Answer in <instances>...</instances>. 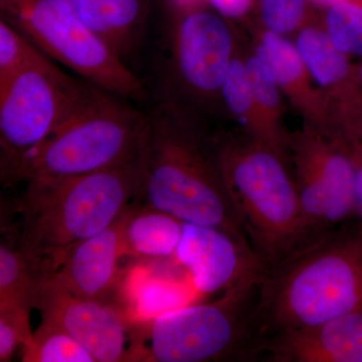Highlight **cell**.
Returning a JSON list of instances; mask_svg holds the SVG:
<instances>
[{
    "mask_svg": "<svg viewBox=\"0 0 362 362\" xmlns=\"http://www.w3.org/2000/svg\"><path fill=\"white\" fill-rule=\"evenodd\" d=\"M138 162L143 204L185 223L216 228L252 251L226 185L214 132L199 112L169 98L160 100L145 114Z\"/></svg>",
    "mask_w": 362,
    "mask_h": 362,
    "instance_id": "obj_1",
    "label": "cell"
},
{
    "mask_svg": "<svg viewBox=\"0 0 362 362\" xmlns=\"http://www.w3.org/2000/svg\"><path fill=\"white\" fill-rule=\"evenodd\" d=\"M18 239L45 277L81 240L115 223L142 187L137 158L88 175L23 182Z\"/></svg>",
    "mask_w": 362,
    "mask_h": 362,
    "instance_id": "obj_2",
    "label": "cell"
},
{
    "mask_svg": "<svg viewBox=\"0 0 362 362\" xmlns=\"http://www.w3.org/2000/svg\"><path fill=\"white\" fill-rule=\"evenodd\" d=\"M267 338L362 311V237L351 226L298 247L259 278Z\"/></svg>",
    "mask_w": 362,
    "mask_h": 362,
    "instance_id": "obj_3",
    "label": "cell"
},
{
    "mask_svg": "<svg viewBox=\"0 0 362 362\" xmlns=\"http://www.w3.org/2000/svg\"><path fill=\"white\" fill-rule=\"evenodd\" d=\"M233 206L264 272L307 243L287 154L244 130L214 132Z\"/></svg>",
    "mask_w": 362,
    "mask_h": 362,
    "instance_id": "obj_4",
    "label": "cell"
},
{
    "mask_svg": "<svg viewBox=\"0 0 362 362\" xmlns=\"http://www.w3.org/2000/svg\"><path fill=\"white\" fill-rule=\"evenodd\" d=\"M262 273L240 279L213 302L182 305L154 317L150 324L147 361L263 359L268 338L259 313Z\"/></svg>",
    "mask_w": 362,
    "mask_h": 362,
    "instance_id": "obj_5",
    "label": "cell"
},
{
    "mask_svg": "<svg viewBox=\"0 0 362 362\" xmlns=\"http://www.w3.org/2000/svg\"><path fill=\"white\" fill-rule=\"evenodd\" d=\"M145 114L87 84L58 127L21 164L9 185L88 175L137 158Z\"/></svg>",
    "mask_w": 362,
    "mask_h": 362,
    "instance_id": "obj_6",
    "label": "cell"
},
{
    "mask_svg": "<svg viewBox=\"0 0 362 362\" xmlns=\"http://www.w3.org/2000/svg\"><path fill=\"white\" fill-rule=\"evenodd\" d=\"M0 13L44 54L90 84L124 99L144 97L141 81L65 0H0Z\"/></svg>",
    "mask_w": 362,
    "mask_h": 362,
    "instance_id": "obj_7",
    "label": "cell"
},
{
    "mask_svg": "<svg viewBox=\"0 0 362 362\" xmlns=\"http://www.w3.org/2000/svg\"><path fill=\"white\" fill-rule=\"evenodd\" d=\"M286 150L296 183L307 243L350 225L356 211V163L349 142L332 124L303 122L287 133Z\"/></svg>",
    "mask_w": 362,
    "mask_h": 362,
    "instance_id": "obj_8",
    "label": "cell"
},
{
    "mask_svg": "<svg viewBox=\"0 0 362 362\" xmlns=\"http://www.w3.org/2000/svg\"><path fill=\"white\" fill-rule=\"evenodd\" d=\"M80 84L44 56L0 86V175L9 185L23 160L80 99Z\"/></svg>",
    "mask_w": 362,
    "mask_h": 362,
    "instance_id": "obj_9",
    "label": "cell"
},
{
    "mask_svg": "<svg viewBox=\"0 0 362 362\" xmlns=\"http://www.w3.org/2000/svg\"><path fill=\"white\" fill-rule=\"evenodd\" d=\"M176 6L170 30L169 99L197 112L199 103L220 102L226 71L235 51L232 28L206 0Z\"/></svg>",
    "mask_w": 362,
    "mask_h": 362,
    "instance_id": "obj_10",
    "label": "cell"
},
{
    "mask_svg": "<svg viewBox=\"0 0 362 362\" xmlns=\"http://www.w3.org/2000/svg\"><path fill=\"white\" fill-rule=\"evenodd\" d=\"M33 308L42 320L77 340L95 361H129L127 324L111 304L76 296L49 276L40 283Z\"/></svg>",
    "mask_w": 362,
    "mask_h": 362,
    "instance_id": "obj_11",
    "label": "cell"
},
{
    "mask_svg": "<svg viewBox=\"0 0 362 362\" xmlns=\"http://www.w3.org/2000/svg\"><path fill=\"white\" fill-rule=\"evenodd\" d=\"M175 256L202 293L225 291L240 279L264 272L251 250L221 230L206 226L183 223Z\"/></svg>",
    "mask_w": 362,
    "mask_h": 362,
    "instance_id": "obj_12",
    "label": "cell"
},
{
    "mask_svg": "<svg viewBox=\"0 0 362 362\" xmlns=\"http://www.w3.org/2000/svg\"><path fill=\"white\" fill-rule=\"evenodd\" d=\"M126 211L102 232L71 247L49 277L76 296L108 301L118 278L119 259L125 255Z\"/></svg>",
    "mask_w": 362,
    "mask_h": 362,
    "instance_id": "obj_13",
    "label": "cell"
},
{
    "mask_svg": "<svg viewBox=\"0 0 362 362\" xmlns=\"http://www.w3.org/2000/svg\"><path fill=\"white\" fill-rule=\"evenodd\" d=\"M271 362H362V311L280 331L267 341Z\"/></svg>",
    "mask_w": 362,
    "mask_h": 362,
    "instance_id": "obj_14",
    "label": "cell"
},
{
    "mask_svg": "<svg viewBox=\"0 0 362 362\" xmlns=\"http://www.w3.org/2000/svg\"><path fill=\"white\" fill-rule=\"evenodd\" d=\"M254 54L265 64L281 92L301 114L304 122L331 123L329 94L316 87L295 44L285 35L263 28L257 37Z\"/></svg>",
    "mask_w": 362,
    "mask_h": 362,
    "instance_id": "obj_15",
    "label": "cell"
},
{
    "mask_svg": "<svg viewBox=\"0 0 362 362\" xmlns=\"http://www.w3.org/2000/svg\"><path fill=\"white\" fill-rule=\"evenodd\" d=\"M133 202L125 214L123 243L125 254L146 258H168L180 246L183 223L153 207Z\"/></svg>",
    "mask_w": 362,
    "mask_h": 362,
    "instance_id": "obj_16",
    "label": "cell"
},
{
    "mask_svg": "<svg viewBox=\"0 0 362 362\" xmlns=\"http://www.w3.org/2000/svg\"><path fill=\"white\" fill-rule=\"evenodd\" d=\"M45 278L47 277L21 247L18 228L1 221L0 309L32 310Z\"/></svg>",
    "mask_w": 362,
    "mask_h": 362,
    "instance_id": "obj_17",
    "label": "cell"
},
{
    "mask_svg": "<svg viewBox=\"0 0 362 362\" xmlns=\"http://www.w3.org/2000/svg\"><path fill=\"white\" fill-rule=\"evenodd\" d=\"M295 45L315 84L328 94L354 81V64L335 47L322 25L308 21L298 30Z\"/></svg>",
    "mask_w": 362,
    "mask_h": 362,
    "instance_id": "obj_18",
    "label": "cell"
},
{
    "mask_svg": "<svg viewBox=\"0 0 362 362\" xmlns=\"http://www.w3.org/2000/svg\"><path fill=\"white\" fill-rule=\"evenodd\" d=\"M220 103L239 124L240 129L287 154L286 147L274 137L259 113L252 96L244 59L238 54L237 49L221 85Z\"/></svg>",
    "mask_w": 362,
    "mask_h": 362,
    "instance_id": "obj_19",
    "label": "cell"
},
{
    "mask_svg": "<svg viewBox=\"0 0 362 362\" xmlns=\"http://www.w3.org/2000/svg\"><path fill=\"white\" fill-rule=\"evenodd\" d=\"M25 362H96L66 331L42 320L32 342L21 349Z\"/></svg>",
    "mask_w": 362,
    "mask_h": 362,
    "instance_id": "obj_20",
    "label": "cell"
},
{
    "mask_svg": "<svg viewBox=\"0 0 362 362\" xmlns=\"http://www.w3.org/2000/svg\"><path fill=\"white\" fill-rule=\"evenodd\" d=\"M252 96L272 134L286 147L287 133L282 128L283 104L280 88L265 64L252 54L244 59Z\"/></svg>",
    "mask_w": 362,
    "mask_h": 362,
    "instance_id": "obj_21",
    "label": "cell"
},
{
    "mask_svg": "<svg viewBox=\"0 0 362 362\" xmlns=\"http://www.w3.org/2000/svg\"><path fill=\"white\" fill-rule=\"evenodd\" d=\"M321 25L338 49L350 58L362 59V0L338 2L324 9Z\"/></svg>",
    "mask_w": 362,
    "mask_h": 362,
    "instance_id": "obj_22",
    "label": "cell"
},
{
    "mask_svg": "<svg viewBox=\"0 0 362 362\" xmlns=\"http://www.w3.org/2000/svg\"><path fill=\"white\" fill-rule=\"evenodd\" d=\"M329 97L331 124L362 153V90L350 82Z\"/></svg>",
    "mask_w": 362,
    "mask_h": 362,
    "instance_id": "obj_23",
    "label": "cell"
},
{
    "mask_svg": "<svg viewBox=\"0 0 362 362\" xmlns=\"http://www.w3.org/2000/svg\"><path fill=\"white\" fill-rule=\"evenodd\" d=\"M44 56L23 33L6 21L0 20V86Z\"/></svg>",
    "mask_w": 362,
    "mask_h": 362,
    "instance_id": "obj_24",
    "label": "cell"
},
{
    "mask_svg": "<svg viewBox=\"0 0 362 362\" xmlns=\"http://www.w3.org/2000/svg\"><path fill=\"white\" fill-rule=\"evenodd\" d=\"M309 0H258L263 28L278 35L298 32L308 23Z\"/></svg>",
    "mask_w": 362,
    "mask_h": 362,
    "instance_id": "obj_25",
    "label": "cell"
},
{
    "mask_svg": "<svg viewBox=\"0 0 362 362\" xmlns=\"http://www.w3.org/2000/svg\"><path fill=\"white\" fill-rule=\"evenodd\" d=\"M30 312L20 308L0 309V361H11L16 349L32 342Z\"/></svg>",
    "mask_w": 362,
    "mask_h": 362,
    "instance_id": "obj_26",
    "label": "cell"
},
{
    "mask_svg": "<svg viewBox=\"0 0 362 362\" xmlns=\"http://www.w3.org/2000/svg\"><path fill=\"white\" fill-rule=\"evenodd\" d=\"M65 1L90 30L103 39V26L99 16V0H65Z\"/></svg>",
    "mask_w": 362,
    "mask_h": 362,
    "instance_id": "obj_27",
    "label": "cell"
},
{
    "mask_svg": "<svg viewBox=\"0 0 362 362\" xmlns=\"http://www.w3.org/2000/svg\"><path fill=\"white\" fill-rule=\"evenodd\" d=\"M195 0H173L176 4H189ZM226 18H243L251 9L255 0H206Z\"/></svg>",
    "mask_w": 362,
    "mask_h": 362,
    "instance_id": "obj_28",
    "label": "cell"
},
{
    "mask_svg": "<svg viewBox=\"0 0 362 362\" xmlns=\"http://www.w3.org/2000/svg\"><path fill=\"white\" fill-rule=\"evenodd\" d=\"M350 146L354 152L356 163V211L354 221L350 226L362 237V153L351 144Z\"/></svg>",
    "mask_w": 362,
    "mask_h": 362,
    "instance_id": "obj_29",
    "label": "cell"
},
{
    "mask_svg": "<svg viewBox=\"0 0 362 362\" xmlns=\"http://www.w3.org/2000/svg\"><path fill=\"white\" fill-rule=\"evenodd\" d=\"M347 1V0H309L311 6L318 7V8L324 9L327 8L333 4H338V2Z\"/></svg>",
    "mask_w": 362,
    "mask_h": 362,
    "instance_id": "obj_30",
    "label": "cell"
},
{
    "mask_svg": "<svg viewBox=\"0 0 362 362\" xmlns=\"http://www.w3.org/2000/svg\"><path fill=\"white\" fill-rule=\"evenodd\" d=\"M354 82L362 90V59L359 63L354 64Z\"/></svg>",
    "mask_w": 362,
    "mask_h": 362,
    "instance_id": "obj_31",
    "label": "cell"
}]
</instances>
